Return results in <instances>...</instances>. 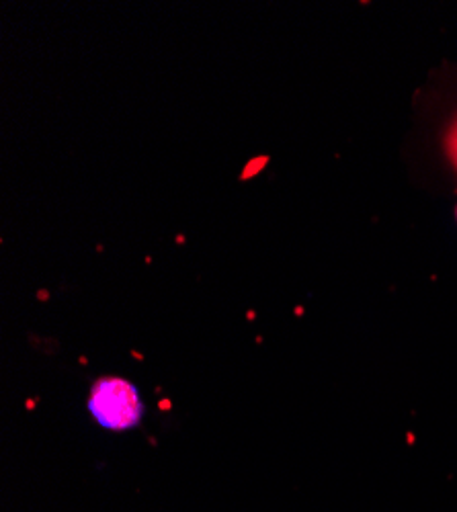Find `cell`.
<instances>
[{"label": "cell", "mask_w": 457, "mask_h": 512, "mask_svg": "<svg viewBox=\"0 0 457 512\" xmlns=\"http://www.w3.org/2000/svg\"><path fill=\"white\" fill-rule=\"evenodd\" d=\"M87 408L105 431H132L144 418V402L130 379L101 377L93 383Z\"/></svg>", "instance_id": "cell-1"}, {"label": "cell", "mask_w": 457, "mask_h": 512, "mask_svg": "<svg viewBox=\"0 0 457 512\" xmlns=\"http://www.w3.org/2000/svg\"><path fill=\"white\" fill-rule=\"evenodd\" d=\"M447 152H449V158H451V162L455 164V168H457V119H455V123L451 125V130H449V134H447Z\"/></svg>", "instance_id": "cell-2"}]
</instances>
